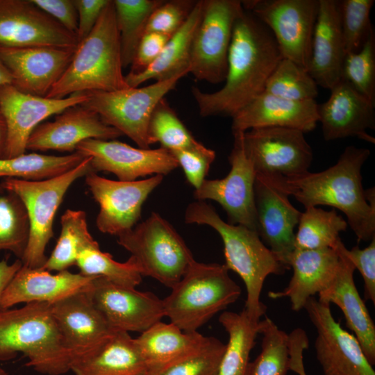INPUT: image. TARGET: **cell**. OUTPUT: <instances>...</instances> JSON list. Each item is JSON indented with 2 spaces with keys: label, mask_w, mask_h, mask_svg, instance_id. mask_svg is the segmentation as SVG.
I'll list each match as a JSON object with an SVG mask.
<instances>
[{
  "label": "cell",
  "mask_w": 375,
  "mask_h": 375,
  "mask_svg": "<svg viewBox=\"0 0 375 375\" xmlns=\"http://www.w3.org/2000/svg\"><path fill=\"white\" fill-rule=\"evenodd\" d=\"M76 49L0 46V60L19 91L47 97L69 66Z\"/></svg>",
  "instance_id": "44dd1931"
},
{
  "label": "cell",
  "mask_w": 375,
  "mask_h": 375,
  "mask_svg": "<svg viewBox=\"0 0 375 375\" xmlns=\"http://www.w3.org/2000/svg\"><path fill=\"white\" fill-rule=\"evenodd\" d=\"M242 4L269 28L282 58L308 71L319 0H248Z\"/></svg>",
  "instance_id": "8fae6325"
},
{
  "label": "cell",
  "mask_w": 375,
  "mask_h": 375,
  "mask_svg": "<svg viewBox=\"0 0 375 375\" xmlns=\"http://www.w3.org/2000/svg\"><path fill=\"white\" fill-rule=\"evenodd\" d=\"M340 240L335 249L340 258L338 272L331 283L318 294V300L334 303L342 312L347 326L353 333L369 363L375 364V325L356 286L355 268L344 253Z\"/></svg>",
  "instance_id": "d4e9b609"
},
{
  "label": "cell",
  "mask_w": 375,
  "mask_h": 375,
  "mask_svg": "<svg viewBox=\"0 0 375 375\" xmlns=\"http://www.w3.org/2000/svg\"><path fill=\"white\" fill-rule=\"evenodd\" d=\"M92 171L90 158L86 157L76 167L50 178H4L1 187L19 198L28 215L29 235L22 259L23 265L31 268L44 265L47 259L45 249L53 236L55 215L66 192L76 180Z\"/></svg>",
  "instance_id": "52a82bcc"
},
{
  "label": "cell",
  "mask_w": 375,
  "mask_h": 375,
  "mask_svg": "<svg viewBox=\"0 0 375 375\" xmlns=\"http://www.w3.org/2000/svg\"><path fill=\"white\" fill-rule=\"evenodd\" d=\"M197 1H163L150 15L145 33H158L172 36L184 24Z\"/></svg>",
  "instance_id": "bcb514c9"
},
{
  "label": "cell",
  "mask_w": 375,
  "mask_h": 375,
  "mask_svg": "<svg viewBox=\"0 0 375 375\" xmlns=\"http://www.w3.org/2000/svg\"><path fill=\"white\" fill-rule=\"evenodd\" d=\"M242 133H233L234 142L228 156V174L221 179H206L194 190V197L197 201H216L226 212L228 224L242 225L258 232L254 203L256 172L245 154Z\"/></svg>",
  "instance_id": "2e32d148"
},
{
  "label": "cell",
  "mask_w": 375,
  "mask_h": 375,
  "mask_svg": "<svg viewBox=\"0 0 375 375\" xmlns=\"http://www.w3.org/2000/svg\"><path fill=\"white\" fill-rule=\"evenodd\" d=\"M95 276L64 270L52 274L39 268L23 265L17 271L0 298V309L19 303L53 304L87 289Z\"/></svg>",
  "instance_id": "484cf974"
},
{
  "label": "cell",
  "mask_w": 375,
  "mask_h": 375,
  "mask_svg": "<svg viewBox=\"0 0 375 375\" xmlns=\"http://www.w3.org/2000/svg\"><path fill=\"white\" fill-rule=\"evenodd\" d=\"M147 140L149 146L159 143L160 147L169 151L198 143L165 98L159 101L151 115Z\"/></svg>",
  "instance_id": "b9f144b4"
},
{
  "label": "cell",
  "mask_w": 375,
  "mask_h": 375,
  "mask_svg": "<svg viewBox=\"0 0 375 375\" xmlns=\"http://www.w3.org/2000/svg\"><path fill=\"white\" fill-rule=\"evenodd\" d=\"M261 351L249 362L245 375H286L290 370L289 334L268 317L259 322Z\"/></svg>",
  "instance_id": "74e56055"
},
{
  "label": "cell",
  "mask_w": 375,
  "mask_h": 375,
  "mask_svg": "<svg viewBox=\"0 0 375 375\" xmlns=\"http://www.w3.org/2000/svg\"><path fill=\"white\" fill-rule=\"evenodd\" d=\"M219 322L228 335L219 375H245L249 356L259 333V322L244 308L240 312H223Z\"/></svg>",
  "instance_id": "d6a6232c"
},
{
  "label": "cell",
  "mask_w": 375,
  "mask_h": 375,
  "mask_svg": "<svg viewBox=\"0 0 375 375\" xmlns=\"http://www.w3.org/2000/svg\"><path fill=\"white\" fill-rule=\"evenodd\" d=\"M122 135L96 112L79 104L56 115L53 121L39 124L28 139L26 150L75 152L85 140H109Z\"/></svg>",
  "instance_id": "603a6c76"
},
{
  "label": "cell",
  "mask_w": 375,
  "mask_h": 375,
  "mask_svg": "<svg viewBox=\"0 0 375 375\" xmlns=\"http://www.w3.org/2000/svg\"><path fill=\"white\" fill-rule=\"evenodd\" d=\"M164 176L153 175L133 181L108 179L90 172L85 183L99 206L96 226L103 233L119 235L133 228L141 217L144 203L162 183Z\"/></svg>",
  "instance_id": "5bb4252c"
},
{
  "label": "cell",
  "mask_w": 375,
  "mask_h": 375,
  "mask_svg": "<svg viewBox=\"0 0 375 375\" xmlns=\"http://www.w3.org/2000/svg\"><path fill=\"white\" fill-rule=\"evenodd\" d=\"M76 265L83 275L102 276L124 287L135 288L142 278L131 256L124 262H117L111 254L102 251L99 244L83 249L78 256Z\"/></svg>",
  "instance_id": "f35d334b"
},
{
  "label": "cell",
  "mask_w": 375,
  "mask_h": 375,
  "mask_svg": "<svg viewBox=\"0 0 375 375\" xmlns=\"http://www.w3.org/2000/svg\"><path fill=\"white\" fill-rule=\"evenodd\" d=\"M201 12L202 0L197 1L186 22L170 37L156 60L138 74L125 75L129 88L139 87L151 79L158 81L190 73L191 44Z\"/></svg>",
  "instance_id": "1f68e13d"
},
{
  "label": "cell",
  "mask_w": 375,
  "mask_h": 375,
  "mask_svg": "<svg viewBox=\"0 0 375 375\" xmlns=\"http://www.w3.org/2000/svg\"><path fill=\"white\" fill-rule=\"evenodd\" d=\"M86 292L115 331L142 333L165 317L162 299L150 292L115 284L95 276Z\"/></svg>",
  "instance_id": "e0dca14e"
},
{
  "label": "cell",
  "mask_w": 375,
  "mask_h": 375,
  "mask_svg": "<svg viewBox=\"0 0 375 375\" xmlns=\"http://www.w3.org/2000/svg\"><path fill=\"white\" fill-rule=\"evenodd\" d=\"M342 78L375 103V33L373 30L361 48L346 53Z\"/></svg>",
  "instance_id": "7bdbcfd3"
},
{
  "label": "cell",
  "mask_w": 375,
  "mask_h": 375,
  "mask_svg": "<svg viewBox=\"0 0 375 375\" xmlns=\"http://www.w3.org/2000/svg\"><path fill=\"white\" fill-rule=\"evenodd\" d=\"M61 232L57 243L42 269L61 272L76 265L79 253L99 243L90 234L87 215L81 210H67L60 218Z\"/></svg>",
  "instance_id": "836d02e7"
},
{
  "label": "cell",
  "mask_w": 375,
  "mask_h": 375,
  "mask_svg": "<svg viewBox=\"0 0 375 375\" xmlns=\"http://www.w3.org/2000/svg\"><path fill=\"white\" fill-rule=\"evenodd\" d=\"M374 2L339 1L340 26L347 53L358 51L374 30L369 15Z\"/></svg>",
  "instance_id": "ee69618b"
},
{
  "label": "cell",
  "mask_w": 375,
  "mask_h": 375,
  "mask_svg": "<svg viewBox=\"0 0 375 375\" xmlns=\"http://www.w3.org/2000/svg\"><path fill=\"white\" fill-rule=\"evenodd\" d=\"M344 251L362 277L365 299L375 304V237L364 249L355 246L348 249L345 247Z\"/></svg>",
  "instance_id": "c3c4849f"
},
{
  "label": "cell",
  "mask_w": 375,
  "mask_h": 375,
  "mask_svg": "<svg viewBox=\"0 0 375 375\" xmlns=\"http://www.w3.org/2000/svg\"><path fill=\"white\" fill-rule=\"evenodd\" d=\"M87 99L85 92L53 99L22 92L11 84L0 86V112L6 126L4 158L25 153L30 135L42 121Z\"/></svg>",
  "instance_id": "d6986e66"
},
{
  "label": "cell",
  "mask_w": 375,
  "mask_h": 375,
  "mask_svg": "<svg viewBox=\"0 0 375 375\" xmlns=\"http://www.w3.org/2000/svg\"><path fill=\"white\" fill-rule=\"evenodd\" d=\"M282 58L269 28L244 9L233 28L223 87L213 92L192 87L199 115L232 117L265 91Z\"/></svg>",
  "instance_id": "6da1fadb"
},
{
  "label": "cell",
  "mask_w": 375,
  "mask_h": 375,
  "mask_svg": "<svg viewBox=\"0 0 375 375\" xmlns=\"http://www.w3.org/2000/svg\"><path fill=\"white\" fill-rule=\"evenodd\" d=\"M369 155L368 149L348 146L326 169L285 178L287 191L305 208L328 206L340 210L358 241H371L375 237V190H364L361 174Z\"/></svg>",
  "instance_id": "7a4b0ae2"
},
{
  "label": "cell",
  "mask_w": 375,
  "mask_h": 375,
  "mask_svg": "<svg viewBox=\"0 0 375 375\" xmlns=\"http://www.w3.org/2000/svg\"><path fill=\"white\" fill-rule=\"evenodd\" d=\"M0 194V251L23 258L29 235V223L25 207L12 192Z\"/></svg>",
  "instance_id": "60d3db41"
},
{
  "label": "cell",
  "mask_w": 375,
  "mask_h": 375,
  "mask_svg": "<svg viewBox=\"0 0 375 375\" xmlns=\"http://www.w3.org/2000/svg\"><path fill=\"white\" fill-rule=\"evenodd\" d=\"M11 83V76L6 66L0 60V86Z\"/></svg>",
  "instance_id": "9f6ffc18"
},
{
  "label": "cell",
  "mask_w": 375,
  "mask_h": 375,
  "mask_svg": "<svg viewBox=\"0 0 375 375\" xmlns=\"http://www.w3.org/2000/svg\"><path fill=\"white\" fill-rule=\"evenodd\" d=\"M308 347V339L304 330L297 328L289 334L290 370L298 375H307L303 352Z\"/></svg>",
  "instance_id": "f5cc1de1"
},
{
  "label": "cell",
  "mask_w": 375,
  "mask_h": 375,
  "mask_svg": "<svg viewBox=\"0 0 375 375\" xmlns=\"http://www.w3.org/2000/svg\"><path fill=\"white\" fill-rule=\"evenodd\" d=\"M186 74H179L144 87L85 92L88 99L81 105L96 112L105 124L126 135L140 148L149 149L147 128L154 108Z\"/></svg>",
  "instance_id": "9c48e42d"
},
{
  "label": "cell",
  "mask_w": 375,
  "mask_h": 375,
  "mask_svg": "<svg viewBox=\"0 0 375 375\" xmlns=\"http://www.w3.org/2000/svg\"><path fill=\"white\" fill-rule=\"evenodd\" d=\"M65 28L76 35L78 14L74 0H31Z\"/></svg>",
  "instance_id": "f907efd6"
},
{
  "label": "cell",
  "mask_w": 375,
  "mask_h": 375,
  "mask_svg": "<svg viewBox=\"0 0 375 375\" xmlns=\"http://www.w3.org/2000/svg\"><path fill=\"white\" fill-rule=\"evenodd\" d=\"M85 158L75 151L65 156L31 153L0 158V178L28 181L47 179L76 167Z\"/></svg>",
  "instance_id": "d590c367"
},
{
  "label": "cell",
  "mask_w": 375,
  "mask_h": 375,
  "mask_svg": "<svg viewBox=\"0 0 375 375\" xmlns=\"http://www.w3.org/2000/svg\"><path fill=\"white\" fill-rule=\"evenodd\" d=\"M77 36L31 0H0V46L76 49Z\"/></svg>",
  "instance_id": "ffe728a7"
},
{
  "label": "cell",
  "mask_w": 375,
  "mask_h": 375,
  "mask_svg": "<svg viewBox=\"0 0 375 375\" xmlns=\"http://www.w3.org/2000/svg\"><path fill=\"white\" fill-rule=\"evenodd\" d=\"M184 172L187 181L198 189L206 179L215 152L198 142L190 147L170 151Z\"/></svg>",
  "instance_id": "7dc6e473"
},
{
  "label": "cell",
  "mask_w": 375,
  "mask_h": 375,
  "mask_svg": "<svg viewBox=\"0 0 375 375\" xmlns=\"http://www.w3.org/2000/svg\"><path fill=\"white\" fill-rule=\"evenodd\" d=\"M340 263V256L334 249H295L288 261L293 271L288 286L281 291L269 292L268 297L272 299L288 298L292 310L298 312L304 308L310 297L331 283Z\"/></svg>",
  "instance_id": "f1b7e54d"
},
{
  "label": "cell",
  "mask_w": 375,
  "mask_h": 375,
  "mask_svg": "<svg viewBox=\"0 0 375 375\" xmlns=\"http://www.w3.org/2000/svg\"><path fill=\"white\" fill-rule=\"evenodd\" d=\"M330 90L328 99L318 104L324 140L356 137L374 144L375 139L367 130L375 129V103L343 78Z\"/></svg>",
  "instance_id": "cb8c5ba5"
},
{
  "label": "cell",
  "mask_w": 375,
  "mask_h": 375,
  "mask_svg": "<svg viewBox=\"0 0 375 375\" xmlns=\"http://www.w3.org/2000/svg\"><path fill=\"white\" fill-rule=\"evenodd\" d=\"M123 67L131 66L149 18L163 0H114Z\"/></svg>",
  "instance_id": "8d00e7d4"
},
{
  "label": "cell",
  "mask_w": 375,
  "mask_h": 375,
  "mask_svg": "<svg viewBox=\"0 0 375 375\" xmlns=\"http://www.w3.org/2000/svg\"><path fill=\"white\" fill-rule=\"evenodd\" d=\"M285 177L277 174H256L254 203L258 233L263 243L288 266L295 249L294 229L301 212L290 201Z\"/></svg>",
  "instance_id": "7c38bea8"
},
{
  "label": "cell",
  "mask_w": 375,
  "mask_h": 375,
  "mask_svg": "<svg viewBox=\"0 0 375 375\" xmlns=\"http://www.w3.org/2000/svg\"><path fill=\"white\" fill-rule=\"evenodd\" d=\"M226 344L216 338L192 353L169 365L156 375H219Z\"/></svg>",
  "instance_id": "f6af8a7d"
},
{
  "label": "cell",
  "mask_w": 375,
  "mask_h": 375,
  "mask_svg": "<svg viewBox=\"0 0 375 375\" xmlns=\"http://www.w3.org/2000/svg\"><path fill=\"white\" fill-rule=\"evenodd\" d=\"M319 122L315 100L291 101L263 92L232 117V131L265 127L294 128L307 133Z\"/></svg>",
  "instance_id": "4316f807"
},
{
  "label": "cell",
  "mask_w": 375,
  "mask_h": 375,
  "mask_svg": "<svg viewBox=\"0 0 375 375\" xmlns=\"http://www.w3.org/2000/svg\"><path fill=\"white\" fill-rule=\"evenodd\" d=\"M18 353L40 374L62 375L70 371V356L51 304L30 303L19 308L0 309V362L13 359Z\"/></svg>",
  "instance_id": "5b68a950"
},
{
  "label": "cell",
  "mask_w": 375,
  "mask_h": 375,
  "mask_svg": "<svg viewBox=\"0 0 375 375\" xmlns=\"http://www.w3.org/2000/svg\"><path fill=\"white\" fill-rule=\"evenodd\" d=\"M123 68L114 2L109 0L92 31L78 43L69 66L46 97L62 99L79 92L128 88Z\"/></svg>",
  "instance_id": "277c9868"
},
{
  "label": "cell",
  "mask_w": 375,
  "mask_h": 375,
  "mask_svg": "<svg viewBox=\"0 0 375 375\" xmlns=\"http://www.w3.org/2000/svg\"><path fill=\"white\" fill-rule=\"evenodd\" d=\"M0 375H8L7 372L0 366Z\"/></svg>",
  "instance_id": "6f0895ef"
},
{
  "label": "cell",
  "mask_w": 375,
  "mask_h": 375,
  "mask_svg": "<svg viewBox=\"0 0 375 375\" xmlns=\"http://www.w3.org/2000/svg\"><path fill=\"white\" fill-rule=\"evenodd\" d=\"M117 237V243L131 253L142 276L172 288L195 260L169 222L152 212L149 217Z\"/></svg>",
  "instance_id": "ba28073f"
},
{
  "label": "cell",
  "mask_w": 375,
  "mask_h": 375,
  "mask_svg": "<svg viewBox=\"0 0 375 375\" xmlns=\"http://www.w3.org/2000/svg\"><path fill=\"white\" fill-rule=\"evenodd\" d=\"M244 8L239 0H202L200 20L194 33L190 73L199 81L224 82L235 23Z\"/></svg>",
  "instance_id": "30bf717a"
},
{
  "label": "cell",
  "mask_w": 375,
  "mask_h": 375,
  "mask_svg": "<svg viewBox=\"0 0 375 375\" xmlns=\"http://www.w3.org/2000/svg\"><path fill=\"white\" fill-rule=\"evenodd\" d=\"M228 271L225 265L194 260L162 299L165 317L183 331H197L240 297L241 288Z\"/></svg>",
  "instance_id": "8992f818"
},
{
  "label": "cell",
  "mask_w": 375,
  "mask_h": 375,
  "mask_svg": "<svg viewBox=\"0 0 375 375\" xmlns=\"http://www.w3.org/2000/svg\"><path fill=\"white\" fill-rule=\"evenodd\" d=\"M51 307L71 363L93 353L115 332L86 290L51 304Z\"/></svg>",
  "instance_id": "7402d4cb"
},
{
  "label": "cell",
  "mask_w": 375,
  "mask_h": 375,
  "mask_svg": "<svg viewBox=\"0 0 375 375\" xmlns=\"http://www.w3.org/2000/svg\"><path fill=\"white\" fill-rule=\"evenodd\" d=\"M169 36L158 33H145L137 47L130 72L135 75L142 72L158 57Z\"/></svg>",
  "instance_id": "681fc988"
},
{
  "label": "cell",
  "mask_w": 375,
  "mask_h": 375,
  "mask_svg": "<svg viewBox=\"0 0 375 375\" xmlns=\"http://www.w3.org/2000/svg\"><path fill=\"white\" fill-rule=\"evenodd\" d=\"M22 265L19 259L10 264L6 260H0V298L5 288Z\"/></svg>",
  "instance_id": "db71d44e"
},
{
  "label": "cell",
  "mask_w": 375,
  "mask_h": 375,
  "mask_svg": "<svg viewBox=\"0 0 375 375\" xmlns=\"http://www.w3.org/2000/svg\"><path fill=\"white\" fill-rule=\"evenodd\" d=\"M6 142V126L4 119L0 112V158L5 157Z\"/></svg>",
  "instance_id": "11a10c76"
},
{
  "label": "cell",
  "mask_w": 375,
  "mask_h": 375,
  "mask_svg": "<svg viewBox=\"0 0 375 375\" xmlns=\"http://www.w3.org/2000/svg\"><path fill=\"white\" fill-rule=\"evenodd\" d=\"M265 92L291 101L315 100L318 85L306 69L282 58L267 81Z\"/></svg>",
  "instance_id": "ab89813d"
},
{
  "label": "cell",
  "mask_w": 375,
  "mask_h": 375,
  "mask_svg": "<svg viewBox=\"0 0 375 375\" xmlns=\"http://www.w3.org/2000/svg\"><path fill=\"white\" fill-rule=\"evenodd\" d=\"M185 222L207 225L219 235L224 244L225 266L238 274L245 285L244 308L251 317L260 320L267 310L260 301L266 278L270 274H283L289 268L263 243L257 231L228 224L204 201L197 200L188 206Z\"/></svg>",
  "instance_id": "3957f363"
},
{
  "label": "cell",
  "mask_w": 375,
  "mask_h": 375,
  "mask_svg": "<svg viewBox=\"0 0 375 375\" xmlns=\"http://www.w3.org/2000/svg\"><path fill=\"white\" fill-rule=\"evenodd\" d=\"M346 49L339 1L319 0L308 72L317 85L331 90L341 79Z\"/></svg>",
  "instance_id": "83f0119b"
},
{
  "label": "cell",
  "mask_w": 375,
  "mask_h": 375,
  "mask_svg": "<svg viewBox=\"0 0 375 375\" xmlns=\"http://www.w3.org/2000/svg\"><path fill=\"white\" fill-rule=\"evenodd\" d=\"M109 0H74L78 14L77 39L85 38L98 21Z\"/></svg>",
  "instance_id": "816d5d0a"
},
{
  "label": "cell",
  "mask_w": 375,
  "mask_h": 375,
  "mask_svg": "<svg viewBox=\"0 0 375 375\" xmlns=\"http://www.w3.org/2000/svg\"><path fill=\"white\" fill-rule=\"evenodd\" d=\"M304 309L317 331L316 357L324 375H375L358 339L335 319L330 304L312 297Z\"/></svg>",
  "instance_id": "9a60e30c"
},
{
  "label": "cell",
  "mask_w": 375,
  "mask_h": 375,
  "mask_svg": "<svg viewBox=\"0 0 375 375\" xmlns=\"http://www.w3.org/2000/svg\"><path fill=\"white\" fill-rule=\"evenodd\" d=\"M297 226L295 249L313 250L335 249L341 240L340 233L346 231L348 224L335 209L310 207L301 212Z\"/></svg>",
  "instance_id": "e575fe53"
},
{
  "label": "cell",
  "mask_w": 375,
  "mask_h": 375,
  "mask_svg": "<svg viewBox=\"0 0 375 375\" xmlns=\"http://www.w3.org/2000/svg\"><path fill=\"white\" fill-rule=\"evenodd\" d=\"M75 151L90 158L93 172H110L122 181H136L147 176H165L179 167L165 149L135 148L115 140H85L77 145Z\"/></svg>",
  "instance_id": "ac0fdd59"
},
{
  "label": "cell",
  "mask_w": 375,
  "mask_h": 375,
  "mask_svg": "<svg viewBox=\"0 0 375 375\" xmlns=\"http://www.w3.org/2000/svg\"><path fill=\"white\" fill-rule=\"evenodd\" d=\"M242 145L256 174L292 178L307 172L313 153L301 131L283 127L253 128L242 133Z\"/></svg>",
  "instance_id": "4fadbf2b"
},
{
  "label": "cell",
  "mask_w": 375,
  "mask_h": 375,
  "mask_svg": "<svg viewBox=\"0 0 375 375\" xmlns=\"http://www.w3.org/2000/svg\"><path fill=\"white\" fill-rule=\"evenodd\" d=\"M198 331L185 332L172 323L158 322L135 338L147 374L156 375L192 353L208 340Z\"/></svg>",
  "instance_id": "f546056e"
},
{
  "label": "cell",
  "mask_w": 375,
  "mask_h": 375,
  "mask_svg": "<svg viewBox=\"0 0 375 375\" xmlns=\"http://www.w3.org/2000/svg\"><path fill=\"white\" fill-rule=\"evenodd\" d=\"M74 375H146L143 358L135 338L115 331L93 353L71 363Z\"/></svg>",
  "instance_id": "4dcf8cb0"
}]
</instances>
